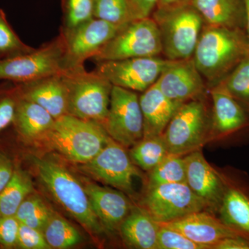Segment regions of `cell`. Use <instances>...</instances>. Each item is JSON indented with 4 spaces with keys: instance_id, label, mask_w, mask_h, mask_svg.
I'll use <instances>...</instances> for the list:
<instances>
[{
    "instance_id": "9a60e30c",
    "label": "cell",
    "mask_w": 249,
    "mask_h": 249,
    "mask_svg": "<svg viewBox=\"0 0 249 249\" xmlns=\"http://www.w3.org/2000/svg\"><path fill=\"white\" fill-rule=\"evenodd\" d=\"M185 160L187 185L208 209L218 211L226 188L224 175L211 166L201 150L190 152Z\"/></svg>"
},
{
    "instance_id": "83f0119b",
    "label": "cell",
    "mask_w": 249,
    "mask_h": 249,
    "mask_svg": "<svg viewBox=\"0 0 249 249\" xmlns=\"http://www.w3.org/2000/svg\"><path fill=\"white\" fill-rule=\"evenodd\" d=\"M44 237L51 248H71L82 242L81 235L70 223L53 212L42 231Z\"/></svg>"
},
{
    "instance_id": "cb8c5ba5",
    "label": "cell",
    "mask_w": 249,
    "mask_h": 249,
    "mask_svg": "<svg viewBox=\"0 0 249 249\" xmlns=\"http://www.w3.org/2000/svg\"><path fill=\"white\" fill-rule=\"evenodd\" d=\"M55 119L37 105L19 98L14 124L18 133L26 140H38L52 128Z\"/></svg>"
},
{
    "instance_id": "7a4b0ae2",
    "label": "cell",
    "mask_w": 249,
    "mask_h": 249,
    "mask_svg": "<svg viewBox=\"0 0 249 249\" xmlns=\"http://www.w3.org/2000/svg\"><path fill=\"white\" fill-rule=\"evenodd\" d=\"M111 139L102 124L66 114L55 119L38 140L67 160L83 164L94 158Z\"/></svg>"
},
{
    "instance_id": "52a82bcc",
    "label": "cell",
    "mask_w": 249,
    "mask_h": 249,
    "mask_svg": "<svg viewBox=\"0 0 249 249\" xmlns=\"http://www.w3.org/2000/svg\"><path fill=\"white\" fill-rule=\"evenodd\" d=\"M209 126L207 109L201 98L183 103L163 133L169 154L184 155L199 150L207 138Z\"/></svg>"
},
{
    "instance_id": "ba28073f",
    "label": "cell",
    "mask_w": 249,
    "mask_h": 249,
    "mask_svg": "<svg viewBox=\"0 0 249 249\" xmlns=\"http://www.w3.org/2000/svg\"><path fill=\"white\" fill-rule=\"evenodd\" d=\"M65 40L62 34L39 49L14 58L0 60V80L14 84L27 83L63 71Z\"/></svg>"
},
{
    "instance_id": "ffe728a7",
    "label": "cell",
    "mask_w": 249,
    "mask_h": 249,
    "mask_svg": "<svg viewBox=\"0 0 249 249\" xmlns=\"http://www.w3.org/2000/svg\"><path fill=\"white\" fill-rule=\"evenodd\" d=\"M139 102L143 119L142 138L164 133L172 118L182 105L166 97L155 84L142 92Z\"/></svg>"
},
{
    "instance_id": "4fadbf2b",
    "label": "cell",
    "mask_w": 249,
    "mask_h": 249,
    "mask_svg": "<svg viewBox=\"0 0 249 249\" xmlns=\"http://www.w3.org/2000/svg\"><path fill=\"white\" fill-rule=\"evenodd\" d=\"M81 170L91 178L127 193L133 192V180L140 176L124 147L111 139L107 145Z\"/></svg>"
},
{
    "instance_id": "e0dca14e",
    "label": "cell",
    "mask_w": 249,
    "mask_h": 249,
    "mask_svg": "<svg viewBox=\"0 0 249 249\" xmlns=\"http://www.w3.org/2000/svg\"><path fill=\"white\" fill-rule=\"evenodd\" d=\"M62 72L15 85L21 98L37 103L57 119L68 114V93Z\"/></svg>"
},
{
    "instance_id": "d6986e66",
    "label": "cell",
    "mask_w": 249,
    "mask_h": 249,
    "mask_svg": "<svg viewBox=\"0 0 249 249\" xmlns=\"http://www.w3.org/2000/svg\"><path fill=\"white\" fill-rule=\"evenodd\" d=\"M162 225L175 229L199 245L212 249L219 241L227 237L241 235L205 211L193 213Z\"/></svg>"
},
{
    "instance_id": "7c38bea8",
    "label": "cell",
    "mask_w": 249,
    "mask_h": 249,
    "mask_svg": "<svg viewBox=\"0 0 249 249\" xmlns=\"http://www.w3.org/2000/svg\"><path fill=\"white\" fill-rule=\"evenodd\" d=\"M122 27L92 18L71 30H62L64 71L84 65L85 60L93 58Z\"/></svg>"
},
{
    "instance_id": "2e32d148",
    "label": "cell",
    "mask_w": 249,
    "mask_h": 249,
    "mask_svg": "<svg viewBox=\"0 0 249 249\" xmlns=\"http://www.w3.org/2000/svg\"><path fill=\"white\" fill-rule=\"evenodd\" d=\"M211 95L213 137L229 139L249 128V111L221 83L211 88Z\"/></svg>"
},
{
    "instance_id": "1f68e13d",
    "label": "cell",
    "mask_w": 249,
    "mask_h": 249,
    "mask_svg": "<svg viewBox=\"0 0 249 249\" xmlns=\"http://www.w3.org/2000/svg\"><path fill=\"white\" fill-rule=\"evenodd\" d=\"M35 49L26 45L8 21L6 14L0 9V60L14 58L30 53Z\"/></svg>"
},
{
    "instance_id": "5bb4252c",
    "label": "cell",
    "mask_w": 249,
    "mask_h": 249,
    "mask_svg": "<svg viewBox=\"0 0 249 249\" xmlns=\"http://www.w3.org/2000/svg\"><path fill=\"white\" fill-rule=\"evenodd\" d=\"M155 85L166 97L181 104L201 98L206 90L205 80L193 58L168 60Z\"/></svg>"
},
{
    "instance_id": "f35d334b",
    "label": "cell",
    "mask_w": 249,
    "mask_h": 249,
    "mask_svg": "<svg viewBox=\"0 0 249 249\" xmlns=\"http://www.w3.org/2000/svg\"><path fill=\"white\" fill-rule=\"evenodd\" d=\"M212 249H249V238L242 235L227 237L217 242Z\"/></svg>"
},
{
    "instance_id": "4316f807",
    "label": "cell",
    "mask_w": 249,
    "mask_h": 249,
    "mask_svg": "<svg viewBox=\"0 0 249 249\" xmlns=\"http://www.w3.org/2000/svg\"><path fill=\"white\" fill-rule=\"evenodd\" d=\"M93 17L118 27L141 18L128 0H93Z\"/></svg>"
},
{
    "instance_id": "60d3db41",
    "label": "cell",
    "mask_w": 249,
    "mask_h": 249,
    "mask_svg": "<svg viewBox=\"0 0 249 249\" xmlns=\"http://www.w3.org/2000/svg\"><path fill=\"white\" fill-rule=\"evenodd\" d=\"M192 0H158L157 7L167 8L179 5L189 4Z\"/></svg>"
},
{
    "instance_id": "8fae6325",
    "label": "cell",
    "mask_w": 249,
    "mask_h": 249,
    "mask_svg": "<svg viewBox=\"0 0 249 249\" xmlns=\"http://www.w3.org/2000/svg\"><path fill=\"white\" fill-rule=\"evenodd\" d=\"M168 60L160 56L96 62L95 71L113 86L143 92L155 84Z\"/></svg>"
},
{
    "instance_id": "484cf974",
    "label": "cell",
    "mask_w": 249,
    "mask_h": 249,
    "mask_svg": "<svg viewBox=\"0 0 249 249\" xmlns=\"http://www.w3.org/2000/svg\"><path fill=\"white\" fill-rule=\"evenodd\" d=\"M169 155L163 134L145 137L132 146L129 157L132 162L145 171L150 172Z\"/></svg>"
},
{
    "instance_id": "836d02e7",
    "label": "cell",
    "mask_w": 249,
    "mask_h": 249,
    "mask_svg": "<svg viewBox=\"0 0 249 249\" xmlns=\"http://www.w3.org/2000/svg\"><path fill=\"white\" fill-rule=\"evenodd\" d=\"M156 249H209L190 240L181 232L160 224Z\"/></svg>"
},
{
    "instance_id": "d4e9b609",
    "label": "cell",
    "mask_w": 249,
    "mask_h": 249,
    "mask_svg": "<svg viewBox=\"0 0 249 249\" xmlns=\"http://www.w3.org/2000/svg\"><path fill=\"white\" fill-rule=\"evenodd\" d=\"M33 190L34 186L29 173L19 167L15 168L12 178L0 193L1 215H15L24 199L33 193Z\"/></svg>"
},
{
    "instance_id": "e575fe53",
    "label": "cell",
    "mask_w": 249,
    "mask_h": 249,
    "mask_svg": "<svg viewBox=\"0 0 249 249\" xmlns=\"http://www.w3.org/2000/svg\"><path fill=\"white\" fill-rule=\"evenodd\" d=\"M19 98L16 85L12 88L0 89V132L14 124Z\"/></svg>"
},
{
    "instance_id": "8d00e7d4",
    "label": "cell",
    "mask_w": 249,
    "mask_h": 249,
    "mask_svg": "<svg viewBox=\"0 0 249 249\" xmlns=\"http://www.w3.org/2000/svg\"><path fill=\"white\" fill-rule=\"evenodd\" d=\"M19 224L20 223L15 215L0 217V247L1 248H16Z\"/></svg>"
},
{
    "instance_id": "44dd1931",
    "label": "cell",
    "mask_w": 249,
    "mask_h": 249,
    "mask_svg": "<svg viewBox=\"0 0 249 249\" xmlns=\"http://www.w3.org/2000/svg\"><path fill=\"white\" fill-rule=\"evenodd\" d=\"M226 188L218 210L224 224L249 238V188L224 176Z\"/></svg>"
},
{
    "instance_id": "f546056e",
    "label": "cell",
    "mask_w": 249,
    "mask_h": 249,
    "mask_svg": "<svg viewBox=\"0 0 249 249\" xmlns=\"http://www.w3.org/2000/svg\"><path fill=\"white\" fill-rule=\"evenodd\" d=\"M52 213L40 196L31 193L19 206L15 216L21 224L42 232Z\"/></svg>"
},
{
    "instance_id": "ac0fdd59",
    "label": "cell",
    "mask_w": 249,
    "mask_h": 249,
    "mask_svg": "<svg viewBox=\"0 0 249 249\" xmlns=\"http://www.w3.org/2000/svg\"><path fill=\"white\" fill-rule=\"evenodd\" d=\"M85 191L94 213L105 230L115 231L132 209V204L123 192L86 183Z\"/></svg>"
},
{
    "instance_id": "ab89813d",
    "label": "cell",
    "mask_w": 249,
    "mask_h": 249,
    "mask_svg": "<svg viewBox=\"0 0 249 249\" xmlns=\"http://www.w3.org/2000/svg\"><path fill=\"white\" fill-rule=\"evenodd\" d=\"M141 18L150 17L157 8L158 0H128Z\"/></svg>"
},
{
    "instance_id": "d590c367",
    "label": "cell",
    "mask_w": 249,
    "mask_h": 249,
    "mask_svg": "<svg viewBox=\"0 0 249 249\" xmlns=\"http://www.w3.org/2000/svg\"><path fill=\"white\" fill-rule=\"evenodd\" d=\"M16 248L22 249H51L40 231L19 224V232Z\"/></svg>"
},
{
    "instance_id": "6da1fadb",
    "label": "cell",
    "mask_w": 249,
    "mask_h": 249,
    "mask_svg": "<svg viewBox=\"0 0 249 249\" xmlns=\"http://www.w3.org/2000/svg\"><path fill=\"white\" fill-rule=\"evenodd\" d=\"M249 55V40L245 30L204 24L193 59L212 88Z\"/></svg>"
},
{
    "instance_id": "5b68a950",
    "label": "cell",
    "mask_w": 249,
    "mask_h": 249,
    "mask_svg": "<svg viewBox=\"0 0 249 249\" xmlns=\"http://www.w3.org/2000/svg\"><path fill=\"white\" fill-rule=\"evenodd\" d=\"M62 78L68 93V114L83 120L104 124L109 111L113 85L84 65L65 70Z\"/></svg>"
},
{
    "instance_id": "7402d4cb",
    "label": "cell",
    "mask_w": 249,
    "mask_h": 249,
    "mask_svg": "<svg viewBox=\"0 0 249 249\" xmlns=\"http://www.w3.org/2000/svg\"><path fill=\"white\" fill-rule=\"evenodd\" d=\"M204 24L245 31L244 0H192Z\"/></svg>"
},
{
    "instance_id": "f1b7e54d",
    "label": "cell",
    "mask_w": 249,
    "mask_h": 249,
    "mask_svg": "<svg viewBox=\"0 0 249 249\" xmlns=\"http://www.w3.org/2000/svg\"><path fill=\"white\" fill-rule=\"evenodd\" d=\"M149 173L147 188L165 183H186L185 157L169 154Z\"/></svg>"
},
{
    "instance_id": "30bf717a",
    "label": "cell",
    "mask_w": 249,
    "mask_h": 249,
    "mask_svg": "<svg viewBox=\"0 0 249 249\" xmlns=\"http://www.w3.org/2000/svg\"><path fill=\"white\" fill-rule=\"evenodd\" d=\"M109 137L124 147L143 137V119L135 91L113 86L107 119L103 124Z\"/></svg>"
},
{
    "instance_id": "8992f818",
    "label": "cell",
    "mask_w": 249,
    "mask_h": 249,
    "mask_svg": "<svg viewBox=\"0 0 249 249\" xmlns=\"http://www.w3.org/2000/svg\"><path fill=\"white\" fill-rule=\"evenodd\" d=\"M160 31L153 18H140L126 24L103 47L93 59L96 62L160 56Z\"/></svg>"
},
{
    "instance_id": "d6a6232c",
    "label": "cell",
    "mask_w": 249,
    "mask_h": 249,
    "mask_svg": "<svg viewBox=\"0 0 249 249\" xmlns=\"http://www.w3.org/2000/svg\"><path fill=\"white\" fill-rule=\"evenodd\" d=\"M63 11L62 31L74 29L93 17V0H61Z\"/></svg>"
},
{
    "instance_id": "b9f144b4",
    "label": "cell",
    "mask_w": 249,
    "mask_h": 249,
    "mask_svg": "<svg viewBox=\"0 0 249 249\" xmlns=\"http://www.w3.org/2000/svg\"><path fill=\"white\" fill-rule=\"evenodd\" d=\"M245 6V31L249 40V0H244Z\"/></svg>"
},
{
    "instance_id": "277c9868",
    "label": "cell",
    "mask_w": 249,
    "mask_h": 249,
    "mask_svg": "<svg viewBox=\"0 0 249 249\" xmlns=\"http://www.w3.org/2000/svg\"><path fill=\"white\" fill-rule=\"evenodd\" d=\"M151 16L160 31L162 54L165 59L181 60L193 58L204 22L191 3L173 7H157Z\"/></svg>"
},
{
    "instance_id": "603a6c76",
    "label": "cell",
    "mask_w": 249,
    "mask_h": 249,
    "mask_svg": "<svg viewBox=\"0 0 249 249\" xmlns=\"http://www.w3.org/2000/svg\"><path fill=\"white\" fill-rule=\"evenodd\" d=\"M160 224L142 208H132L121 223L119 231L129 247L139 249H156Z\"/></svg>"
},
{
    "instance_id": "9c48e42d",
    "label": "cell",
    "mask_w": 249,
    "mask_h": 249,
    "mask_svg": "<svg viewBox=\"0 0 249 249\" xmlns=\"http://www.w3.org/2000/svg\"><path fill=\"white\" fill-rule=\"evenodd\" d=\"M142 209L159 224L173 222L208 209L186 183H165L147 188Z\"/></svg>"
},
{
    "instance_id": "4dcf8cb0",
    "label": "cell",
    "mask_w": 249,
    "mask_h": 249,
    "mask_svg": "<svg viewBox=\"0 0 249 249\" xmlns=\"http://www.w3.org/2000/svg\"><path fill=\"white\" fill-rule=\"evenodd\" d=\"M220 83L249 111V55Z\"/></svg>"
},
{
    "instance_id": "74e56055",
    "label": "cell",
    "mask_w": 249,
    "mask_h": 249,
    "mask_svg": "<svg viewBox=\"0 0 249 249\" xmlns=\"http://www.w3.org/2000/svg\"><path fill=\"white\" fill-rule=\"evenodd\" d=\"M14 170L12 160L4 152L0 151V193L9 182L14 175Z\"/></svg>"
},
{
    "instance_id": "7bdbcfd3",
    "label": "cell",
    "mask_w": 249,
    "mask_h": 249,
    "mask_svg": "<svg viewBox=\"0 0 249 249\" xmlns=\"http://www.w3.org/2000/svg\"><path fill=\"white\" fill-rule=\"evenodd\" d=\"M1 213H0V217H1Z\"/></svg>"
},
{
    "instance_id": "3957f363",
    "label": "cell",
    "mask_w": 249,
    "mask_h": 249,
    "mask_svg": "<svg viewBox=\"0 0 249 249\" xmlns=\"http://www.w3.org/2000/svg\"><path fill=\"white\" fill-rule=\"evenodd\" d=\"M33 160L41 181L65 211L87 231L102 233L104 227L93 211L84 186L57 162L39 157Z\"/></svg>"
}]
</instances>
